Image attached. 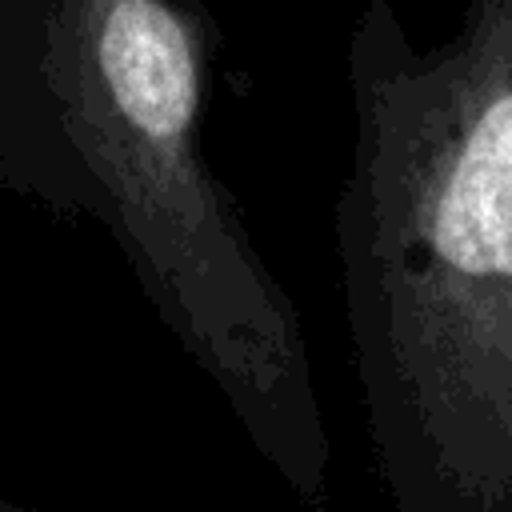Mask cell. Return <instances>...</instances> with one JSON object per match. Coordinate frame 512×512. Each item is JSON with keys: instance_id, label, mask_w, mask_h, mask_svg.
Wrapping results in <instances>:
<instances>
[{"instance_id": "6da1fadb", "label": "cell", "mask_w": 512, "mask_h": 512, "mask_svg": "<svg viewBox=\"0 0 512 512\" xmlns=\"http://www.w3.org/2000/svg\"><path fill=\"white\" fill-rule=\"evenodd\" d=\"M336 256L372 460L400 512H512V0L416 48L392 0L348 36Z\"/></svg>"}, {"instance_id": "7a4b0ae2", "label": "cell", "mask_w": 512, "mask_h": 512, "mask_svg": "<svg viewBox=\"0 0 512 512\" xmlns=\"http://www.w3.org/2000/svg\"><path fill=\"white\" fill-rule=\"evenodd\" d=\"M212 48L192 0H0V188L104 228L260 460L324 504L300 316L204 156Z\"/></svg>"}]
</instances>
